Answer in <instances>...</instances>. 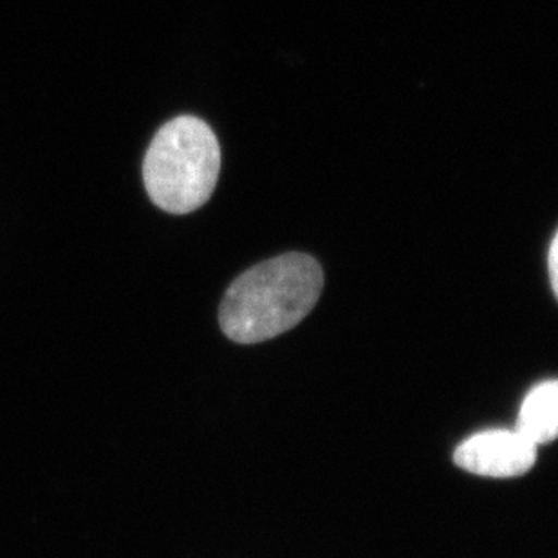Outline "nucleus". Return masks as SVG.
Wrapping results in <instances>:
<instances>
[{
  "label": "nucleus",
  "mask_w": 558,
  "mask_h": 558,
  "mask_svg": "<svg viewBox=\"0 0 558 558\" xmlns=\"http://www.w3.org/2000/svg\"><path fill=\"white\" fill-rule=\"evenodd\" d=\"M324 271L306 253H286L233 280L219 310L221 329L238 343H260L290 331L316 306Z\"/></svg>",
  "instance_id": "nucleus-1"
},
{
  "label": "nucleus",
  "mask_w": 558,
  "mask_h": 558,
  "mask_svg": "<svg viewBox=\"0 0 558 558\" xmlns=\"http://www.w3.org/2000/svg\"><path fill=\"white\" fill-rule=\"evenodd\" d=\"M221 147L201 118L178 117L154 136L143 181L154 205L169 214H190L205 205L216 190Z\"/></svg>",
  "instance_id": "nucleus-2"
},
{
  "label": "nucleus",
  "mask_w": 558,
  "mask_h": 558,
  "mask_svg": "<svg viewBox=\"0 0 558 558\" xmlns=\"http://www.w3.org/2000/svg\"><path fill=\"white\" fill-rule=\"evenodd\" d=\"M537 459V447L517 430H485L459 445L453 463L470 474L508 480L526 474Z\"/></svg>",
  "instance_id": "nucleus-3"
},
{
  "label": "nucleus",
  "mask_w": 558,
  "mask_h": 558,
  "mask_svg": "<svg viewBox=\"0 0 558 558\" xmlns=\"http://www.w3.org/2000/svg\"><path fill=\"white\" fill-rule=\"evenodd\" d=\"M515 430L535 447L555 441L558 434V384L555 379L535 385L527 392Z\"/></svg>",
  "instance_id": "nucleus-4"
},
{
  "label": "nucleus",
  "mask_w": 558,
  "mask_h": 558,
  "mask_svg": "<svg viewBox=\"0 0 558 558\" xmlns=\"http://www.w3.org/2000/svg\"><path fill=\"white\" fill-rule=\"evenodd\" d=\"M548 271H549V280H551V290H554L555 295L558 293V238L555 235L551 239V244H549L548 250Z\"/></svg>",
  "instance_id": "nucleus-5"
}]
</instances>
